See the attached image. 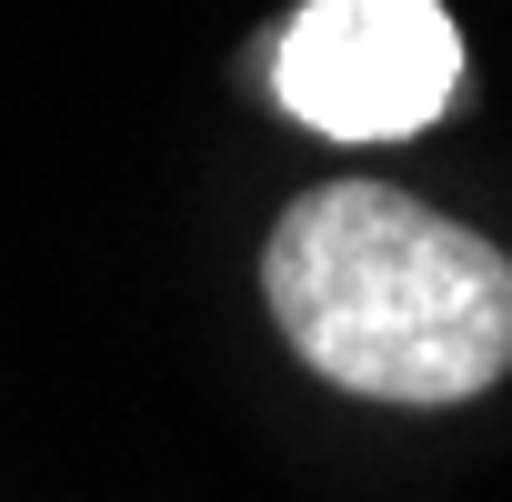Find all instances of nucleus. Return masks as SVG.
Wrapping results in <instances>:
<instances>
[{
  "label": "nucleus",
  "instance_id": "f257e3e1",
  "mask_svg": "<svg viewBox=\"0 0 512 502\" xmlns=\"http://www.w3.org/2000/svg\"><path fill=\"white\" fill-rule=\"evenodd\" d=\"M282 342L362 402H472L512 372V262L392 181H322L272 221Z\"/></svg>",
  "mask_w": 512,
  "mask_h": 502
},
{
  "label": "nucleus",
  "instance_id": "f03ea898",
  "mask_svg": "<svg viewBox=\"0 0 512 502\" xmlns=\"http://www.w3.org/2000/svg\"><path fill=\"white\" fill-rule=\"evenodd\" d=\"M272 91L322 141H412L462 91L442 0H302L272 41Z\"/></svg>",
  "mask_w": 512,
  "mask_h": 502
}]
</instances>
